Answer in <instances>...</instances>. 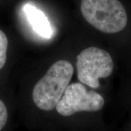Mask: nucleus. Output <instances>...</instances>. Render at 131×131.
Masks as SVG:
<instances>
[{
	"label": "nucleus",
	"instance_id": "nucleus-3",
	"mask_svg": "<svg viewBox=\"0 0 131 131\" xmlns=\"http://www.w3.org/2000/svg\"><path fill=\"white\" fill-rule=\"evenodd\" d=\"M113 69L114 62L111 55L98 47H88L77 56V78L90 88H99V79L109 77Z\"/></svg>",
	"mask_w": 131,
	"mask_h": 131
},
{
	"label": "nucleus",
	"instance_id": "nucleus-6",
	"mask_svg": "<svg viewBox=\"0 0 131 131\" xmlns=\"http://www.w3.org/2000/svg\"><path fill=\"white\" fill-rule=\"evenodd\" d=\"M8 39L5 33L0 30V69H2L7 61V51Z\"/></svg>",
	"mask_w": 131,
	"mask_h": 131
},
{
	"label": "nucleus",
	"instance_id": "nucleus-4",
	"mask_svg": "<svg viewBox=\"0 0 131 131\" xmlns=\"http://www.w3.org/2000/svg\"><path fill=\"white\" fill-rule=\"evenodd\" d=\"M104 103L101 95L88 91L84 84L75 82L67 86L56 108L61 115L69 117L80 112H98L103 107Z\"/></svg>",
	"mask_w": 131,
	"mask_h": 131
},
{
	"label": "nucleus",
	"instance_id": "nucleus-7",
	"mask_svg": "<svg viewBox=\"0 0 131 131\" xmlns=\"http://www.w3.org/2000/svg\"><path fill=\"white\" fill-rule=\"evenodd\" d=\"M8 118L7 109L5 104L2 101L0 100V131L5 126Z\"/></svg>",
	"mask_w": 131,
	"mask_h": 131
},
{
	"label": "nucleus",
	"instance_id": "nucleus-1",
	"mask_svg": "<svg viewBox=\"0 0 131 131\" xmlns=\"http://www.w3.org/2000/svg\"><path fill=\"white\" fill-rule=\"evenodd\" d=\"M74 74L70 62L61 60L56 62L35 84L32 91L34 104L44 111L56 107Z\"/></svg>",
	"mask_w": 131,
	"mask_h": 131
},
{
	"label": "nucleus",
	"instance_id": "nucleus-5",
	"mask_svg": "<svg viewBox=\"0 0 131 131\" xmlns=\"http://www.w3.org/2000/svg\"><path fill=\"white\" fill-rule=\"evenodd\" d=\"M24 11L34 31L42 37L50 39L52 35L51 24L47 16L39 9L31 5H26Z\"/></svg>",
	"mask_w": 131,
	"mask_h": 131
},
{
	"label": "nucleus",
	"instance_id": "nucleus-2",
	"mask_svg": "<svg viewBox=\"0 0 131 131\" xmlns=\"http://www.w3.org/2000/svg\"><path fill=\"white\" fill-rule=\"evenodd\" d=\"M80 8L84 18L103 33L120 32L128 23L126 9L119 0H82Z\"/></svg>",
	"mask_w": 131,
	"mask_h": 131
}]
</instances>
